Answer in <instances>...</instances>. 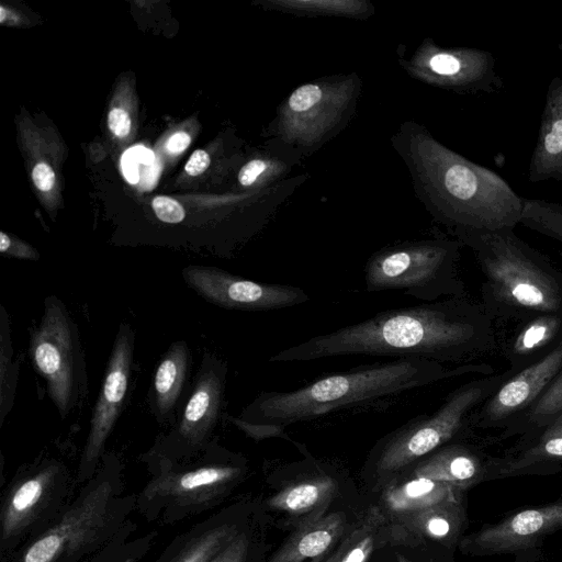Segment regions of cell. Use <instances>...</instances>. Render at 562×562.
Returning a JSON list of instances; mask_svg holds the SVG:
<instances>
[{
	"label": "cell",
	"instance_id": "1",
	"mask_svg": "<svg viewBox=\"0 0 562 562\" xmlns=\"http://www.w3.org/2000/svg\"><path fill=\"white\" fill-rule=\"evenodd\" d=\"M494 323L468 296L393 308L282 349L269 362L342 356L423 358L467 364L497 348Z\"/></svg>",
	"mask_w": 562,
	"mask_h": 562
},
{
	"label": "cell",
	"instance_id": "2",
	"mask_svg": "<svg viewBox=\"0 0 562 562\" xmlns=\"http://www.w3.org/2000/svg\"><path fill=\"white\" fill-rule=\"evenodd\" d=\"M471 373L490 375L494 368L488 363L448 368L423 358H396L324 375L296 390L262 392L227 419L256 440L288 438L285 429L292 424Z\"/></svg>",
	"mask_w": 562,
	"mask_h": 562
},
{
	"label": "cell",
	"instance_id": "3",
	"mask_svg": "<svg viewBox=\"0 0 562 562\" xmlns=\"http://www.w3.org/2000/svg\"><path fill=\"white\" fill-rule=\"evenodd\" d=\"M484 276L481 305L491 321L517 324L562 311V271L513 228L453 233Z\"/></svg>",
	"mask_w": 562,
	"mask_h": 562
},
{
	"label": "cell",
	"instance_id": "4",
	"mask_svg": "<svg viewBox=\"0 0 562 562\" xmlns=\"http://www.w3.org/2000/svg\"><path fill=\"white\" fill-rule=\"evenodd\" d=\"M425 176L430 210L459 231L515 228L522 198L496 172L427 138Z\"/></svg>",
	"mask_w": 562,
	"mask_h": 562
},
{
	"label": "cell",
	"instance_id": "5",
	"mask_svg": "<svg viewBox=\"0 0 562 562\" xmlns=\"http://www.w3.org/2000/svg\"><path fill=\"white\" fill-rule=\"evenodd\" d=\"M461 247L457 239H428L383 248L364 266L366 290L403 291L423 303L464 297L458 270Z\"/></svg>",
	"mask_w": 562,
	"mask_h": 562
},
{
	"label": "cell",
	"instance_id": "6",
	"mask_svg": "<svg viewBox=\"0 0 562 562\" xmlns=\"http://www.w3.org/2000/svg\"><path fill=\"white\" fill-rule=\"evenodd\" d=\"M508 376L505 371L469 381L450 392L432 414L417 416L383 437L372 459L375 473L394 474L449 443L470 425L475 408Z\"/></svg>",
	"mask_w": 562,
	"mask_h": 562
},
{
	"label": "cell",
	"instance_id": "7",
	"mask_svg": "<svg viewBox=\"0 0 562 562\" xmlns=\"http://www.w3.org/2000/svg\"><path fill=\"white\" fill-rule=\"evenodd\" d=\"M29 355L47 393L66 418L88 393V372L79 328L63 301L46 296L41 321L30 329Z\"/></svg>",
	"mask_w": 562,
	"mask_h": 562
},
{
	"label": "cell",
	"instance_id": "8",
	"mask_svg": "<svg viewBox=\"0 0 562 562\" xmlns=\"http://www.w3.org/2000/svg\"><path fill=\"white\" fill-rule=\"evenodd\" d=\"M186 284L209 303L226 308L263 312L304 304L306 291L290 284L258 282L215 267L188 266Z\"/></svg>",
	"mask_w": 562,
	"mask_h": 562
},
{
	"label": "cell",
	"instance_id": "9",
	"mask_svg": "<svg viewBox=\"0 0 562 562\" xmlns=\"http://www.w3.org/2000/svg\"><path fill=\"white\" fill-rule=\"evenodd\" d=\"M562 369V341L544 357L521 369L490 395L470 416V425L502 429L508 437Z\"/></svg>",
	"mask_w": 562,
	"mask_h": 562
},
{
	"label": "cell",
	"instance_id": "10",
	"mask_svg": "<svg viewBox=\"0 0 562 562\" xmlns=\"http://www.w3.org/2000/svg\"><path fill=\"white\" fill-rule=\"evenodd\" d=\"M134 347L133 327L127 322H121L93 406L81 459L82 471H90L98 462L123 411L131 385Z\"/></svg>",
	"mask_w": 562,
	"mask_h": 562
},
{
	"label": "cell",
	"instance_id": "11",
	"mask_svg": "<svg viewBox=\"0 0 562 562\" xmlns=\"http://www.w3.org/2000/svg\"><path fill=\"white\" fill-rule=\"evenodd\" d=\"M562 529V502L527 508L484 527L462 541L467 553L492 555L536 547L544 537Z\"/></svg>",
	"mask_w": 562,
	"mask_h": 562
},
{
	"label": "cell",
	"instance_id": "12",
	"mask_svg": "<svg viewBox=\"0 0 562 562\" xmlns=\"http://www.w3.org/2000/svg\"><path fill=\"white\" fill-rule=\"evenodd\" d=\"M227 363L213 353H204L192 391L175 428L176 437L191 446H202L217 425L227 378Z\"/></svg>",
	"mask_w": 562,
	"mask_h": 562
},
{
	"label": "cell",
	"instance_id": "13",
	"mask_svg": "<svg viewBox=\"0 0 562 562\" xmlns=\"http://www.w3.org/2000/svg\"><path fill=\"white\" fill-rule=\"evenodd\" d=\"M424 67L432 82L448 89L492 93L502 87L495 58L487 50L431 47Z\"/></svg>",
	"mask_w": 562,
	"mask_h": 562
},
{
	"label": "cell",
	"instance_id": "14",
	"mask_svg": "<svg viewBox=\"0 0 562 562\" xmlns=\"http://www.w3.org/2000/svg\"><path fill=\"white\" fill-rule=\"evenodd\" d=\"M110 493L108 482L91 491L57 525L38 538L20 562H55L63 553L78 548L99 525Z\"/></svg>",
	"mask_w": 562,
	"mask_h": 562
},
{
	"label": "cell",
	"instance_id": "15",
	"mask_svg": "<svg viewBox=\"0 0 562 562\" xmlns=\"http://www.w3.org/2000/svg\"><path fill=\"white\" fill-rule=\"evenodd\" d=\"M514 328L497 341L507 361L509 375L535 363L562 341V311L536 316L514 324Z\"/></svg>",
	"mask_w": 562,
	"mask_h": 562
},
{
	"label": "cell",
	"instance_id": "16",
	"mask_svg": "<svg viewBox=\"0 0 562 562\" xmlns=\"http://www.w3.org/2000/svg\"><path fill=\"white\" fill-rule=\"evenodd\" d=\"M528 179L533 183L562 180V77H553L548 86Z\"/></svg>",
	"mask_w": 562,
	"mask_h": 562
},
{
	"label": "cell",
	"instance_id": "17",
	"mask_svg": "<svg viewBox=\"0 0 562 562\" xmlns=\"http://www.w3.org/2000/svg\"><path fill=\"white\" fill-rule=\"evenodd\" d=\"M496 461H484L464 445L447 443L416 462L412 474L464 490L485 474H495Z\"/></svg>",
	"mask_w": 562,
	"mask_h": 562
},
{
	"label": "cell",
	"instance_id": "18",
	"mask_svg": "<svg viewBox=\"0 0 562 562\" xmlns=\"http://www.w3.org/2000/svg\"><path fill=\"white\" fill-rule=\"evenodd\" d=\"M345 525L341 513L304 518L269 562H303L318 558L338 541Z\"/></svg>",
	"mask_w": 562,
	"mask_h": 562
},
{
	"label": "cell",
	"instance_id": "19",
	"mask_svg": "<svg viewBox=\"0 0 562 562\" xmlns=\"http://www.w3.org/2000/svg\"><path fill=\"white\" fill-rule=\"evenodd\" d=\"M190 358L188 344L177 340L159 360L150 389V407L157 420L167 422L175 413L188 382Z\"/></svg>",
	"mask_w": 562,
	"mask_h": 562
},
{
	"label": "cell",
	"instance_id": "20",
	"mask_svg": "<svg viewBox=\"0 0 562 562\" xmlns=\"http://www.w3.org/2000/svg\"><path fill=\"white\" fill-rule=\"evenodd\" d=\"M558 462H562V413L542 428L522 436L514 456L497 459L495 474L516 475Z\"/></svg>",
	"mask_w": 562,
	"mask_h": 562
},
{
	"label": "cell",
	"instance_id": "21",
	"mask_svg": "<svg viewBox=\"0 0 562 562\" xmlns=\"http://www.w3.org/2000/svg\"><path fill=\"white\" fill-rule=\"evenodd\" d=\"M336 488V481L328 474L288 485L273 495L268 504L271 508L304 518L321 517L329 504Z\"/></svg>",
	"mask_w": 562,
	"mask_h": 562
},
{
	"label": "cell",
	"instance_id": "22",
	"mask_svg": "<svg viewBox=\"0 0 562 562\" xmlns=\"http://www.w3.org/2000/svg\"><path fill=\"white\" fill-rule=\"evenodd\" d=\"M462 488L426 477L413 476L385 490L386 507L398 515L418 512L445 502L458 499Z\"/></svg>",
	"mask_w": 562,
	"mask_h": 562
},
{
	"label": "cell",
	"instance_id": "23",
	"mask_svg": "<svg viewBox=\"0 0 562 562\" xmlns=\"http://www.w3.org/2000/svg\"><path fill=\"white\" fill-rule=\"evenodd\" d=\"M385 527V516L380 507H370L344 536L326 562H368Z\"/></svg>",
	"mask_w": 562,
	"mask_h": 562
},
{
	"label": "cell",
	"instance_id": "24",
	"mask_svg": "<svg viewBox=\"0 0 562 562\" xmlns=\"http://www.w3.org/2000/svg\"><path fill=\"white\" fill-rule=\"evenodd\" d=\"M400 516L412 530L436 540L457 536L464 519L459 499Z\"/></svg>",
	"mask_w": 562,
	"mask_h": 562
},
{
	"label": "cell",
	"instance_id": "25",
	"mask_svg": "<svg viewBox=\"0 0 562 562\" xmlns=\"http://www.w3.org/2000/svg\"><path fill=\"white\" fill-rule=\"evenodd\" d=\"M56 465H49L24 481L12 494L2 516L3 536H10L32 513L44 495L45 488L57 473Z\"/></svg>",
	"mask_w": 562,
	"mask_h": 562
},
{
	"label": "cell",
	"instance_id": "26",
	"mask_svg": "<svg viewBox=\"0 0 562 562\" xmlns=\"http://www.w3.org/2000/svg\"><path fill=\"white\" fill-rule=\"evenodd\" d=\"M241 473V468L229 464L201 467L181 474L167 475L160 480V487H170L173 493H195L202 488L227 483Z\"/></svg>",
	"mask_w": 562,
	"mask_h": 562
},
{
	"label": "cell",
	"instance_id": "27",
	"mask_svg": "<svg viewBox=\"0 0 562 562\" xmlns=\"http://www.w3.org/2000/svg\"><path fill=\"white\" fill-rule=\"evenodd\" d=\"M0 425L11 412L19 378V363L13 361L10 318L0 306Z\"/></svg>",
	"mask_w": 562,
	"mask_h": 562
},
{
	"label": "cell",
	"instance_id": "28",
	"mask_svg": "<svg viewBox=\"0 0 562 562\" xmlns=\"http://www.w3.org/2000/svg\"><path fill=\"white\" fill-rule=\"evenodd\" d=\"M562 413V369L508 437L528 435L542 428Z\"/></svg>",
	"mask_w": 562,
	"mask_h": 562
},
{
	"label": "cell",
	"instance_id": "29",
	"mask_svg": "<svg viewBox=\"0 0 562 562\" xmlns=\"http://www.w3.org/2000/svg\"><path fill=\"white\" fill-rule=\"evenodd\" d=\"M519 224L562 244V204L524 199Z\"/></svg>",
	"mask_w": 562,
	"mask_h": 562
},
{
	"label": "cell",
	"instance_id": "30",
	"mask_svg": "<svg viewBox=\"0 0 562 562\" xmlns=\"http://www.w3.org/2000/svg\"><path fill=\"white\" fill-rule=\"evenodd\" d=\"M234 537L232 528L220 527L213 529L199 538L178 562H209Z\"/></svg>",
	"mask_w": 562,
	"mask_h": 562
},
{
	"label": "cell",
	"instance_id": "31",
	"mask_svg": "<svg viewBox=\"0 0 562 562\" xmlns=\"http://www.w3.org/2000/svg\"><path fill=\"white\" fill-rule=\"evenodd\" d=\"M324 92L316 83H306L295 89L288 100V109L293 114L302 115L321 103Z\"/></svg>",
	"mask_w": 562,
	"mask_h": 562
},
{
	"label": "cell",
	"instance_id": "32",
	"mask_svg": "<svg viewBox=\"0 0 562 562\" xmlns=\"http://www.w3.org/2000/svg\"><path fill=\"white\" fill-rule=\"evenodd\" d=\"M151 205L158 220L164 223L177 224L182 222L186 217L183 206L169 196H156Z\"/></svg>",
	"mask_w": 562,
	"mask_h": 562
},
{
	"label": "cell",
	"instance_id": "33",
	"mask_svg": "<svg viewBox=\"0 0 562 562\" xmlns=\"http://www.w3.org/2000/svg\"><path fill=\"white\" fill-rule=\"evenodd\" d=\"M248 540L246 536H235L215 557L209 562H246Z\"/></svg>",
	"mask_w": 562,
	"mask_h": 562
},
{
	"label": "cell",
	"instance_id": "34",
	"mask_svg": "<svg viewBox=\"0 0 562 562\" xmlns=\"http://www.w3.org/2000/svg\"><path fill=\"white\" fill-rule=\"evenodd\" d=\"M0 252L22 259H37V254L29 247V245L18 243L15 244L12 238L4 232H0Z\"/></svg>",
	"mask_w": 562,
	"mask_h": 562
},
{
	"label": "cell",
	"instance_id": "35",
	"mask_svg": "<svg viewBox=\"0 0 562 562\" xmlns=\"http://www.w3.org/2000/svg\"><path fill=\"white\" fill-rule=\"evenodd\" d=\"M131 119L128 113L122 108H114L108 116V126L117 137L126 136L131 131Z\"/></svg>",
	"mask_w": 562,
	"mask_h": 562
},
{
	"label": "cell",
	"instance_id": "36",
	"mask_svg": "<svg viewBox=\"0 0 562 562\" xmlns=\"http://www.w3.org/2000/svg\"><path fill=\"white\" fill-rule=\"evenodd\" d=\"M268 168L267 161L262 159H252L247 162L238 173L240 184L249 187L254 184L258 178L266 172Z\"/></svg>",
	"mask_w": 562,
	"mask_h": 562
},
{
	"label": "cell",
	"instance_id": "37",
	"mask_svg": "<svg viewBox=\"0 0 562 562\" xmlns=\"http://www.w3.org/2000/svg\"><path fill=\"white\" fill-rule=\"evenodd\" d=\"M32 179L35 187L43 192L52 190L55 184V173L45 162H38L34 166Z\"/></svg>",
	"mask_w": 562,
	"mask_h": 562
},
{
	"label": "cell",
	"instance_id": "38",
	"mask_svg": "<svg viewBox=\"0 0 562 562\" xmlns=\"http://www.w3.org/2000/svg\"><path fill=\"white\" fill-rule=\"evenodd\" d=\"M210 162V155L203 149H198L191 155L184 166V170L189 176H199L207 169Z\"/></svg>",
	"mask_w": 562,
	"mask_h": 562
},
{
	"label": "cell",
	"instance_id": "39",
	"mask_svg": "<svg viewBox=\"0 0 562 562\" xmlns=\"http://www.w3.org/2000/svg\"><path fill=\"white\" fill-rule=\"evenodd\" d=\"M191 137L186 132L175 133L167 143V149L171 154H180L188 148Z\"/></svg>",
	"mask_w": 562,
	"mask_h": 562
},
{
	"label": "cell",
	"instance_id": "40",
	"mask_svg": "<svg viewBox=\"0 0 562 562\" xmlns=\"http://www.w3.org/2000/svg\"><path fill=\"white\" fill-rule=\"evenodd\" d=\"M7 16V11L3 7L0 8V22L3 23Z\"/></svg>",
	"mask_w": 562,
	"mask_h": 562
},
{
	"label": "cell",
	"instance_id": "41",
	"mask_svg": "<svg viewBox=\"0 0 562 562\" xmlns=\"http://www.w3.org/2000/svg\"><path fill=\"white\" fill-rule=\"evenodd\" d=\"M396 562H412L402 554H396Z\"/></svg>",
	"mask_w": 562,
	"mask_h": 562
}]
</instances>
